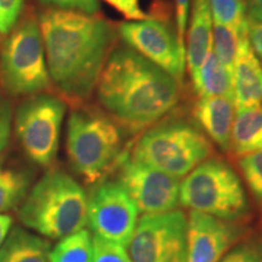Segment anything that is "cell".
Here are the masks:
<instances>
[{
    "label": "cell",
    "instance_id": "31",
    "mask_svg": "<svg viewBox=\"0 0 262 262\" xmlns=\"http://www.w3.org/2000/svg\"><path fill=\"white\" fill-rule=\"evenodd\" d=\"M119 11L124 17L130 19H143L147 15L140 6V0H104Z\"/></svg>",
    "mask_w": 262,
    "mask_h": 262
},
{
    "label": "cell",
    "instance_id": "24",
    "mask_svg": "<svg viewBox=\"0 0 262 262\" xmlns=\"http://www.w3.org/2000/svg\"><path fill=\"white\" fill-rule=\"evenodd\" d=\"M238 166L251 194L262 208V150L241 157Z\"/></svg>",
    "mask_w": 262,
    "mask_h": 262
},
{
    "label": "cell",
    "instance_id": "33",
    "mask_svg": "<svg viewBox=\"0 0 262 262\" xmlns=\"http://www.w3.org/2000/svg\"><path fill=\"white\" fill-rule=\"evenodd\" d=\"M247 19L249 24L262 22V0H249L247 4Z\"/></svg>",
    "mask_w": 262,
    "mask_h": 262
},
{
    "label": "cell",
    "instance_id": "30",
    "mask_svg": "<svg viewBox=\"0 0 262 262\" xmlns=\"http://www.w3.org/2000/svg\"><path fill=\"white\" fill-rule=\"evenodd\" d=\"M12 125V107L6 98L0 97V156L9 145Z\"/></svg>",
    "mask_w": 262,
    "mask_h": 262
},
{
    "label": "cell",
    "instance_id": "34",
    "mask_svg": "<svg viewBox=\"0 0 262 262\" xmlns=\"http://www.w3.org/2000/svg\"><path fill=\"white\" fill-rule=\"evenodd\" d=\"M12 217L8 214H0V247L11 231Z\"/></svg>",
    "mask_w": 262,
    "mask_h": 262
},
{
    "label": "cell",
    "instance_id": "21",
    "mask_svg": "<svg viewBox=\"0 0 262 262\" xmlns=\"http://www.w3.org/2000/svg\"><path fill=\"white\" fill-rule=\"evenodd\" d=\"M29 183L27 173L0 164V214H5L24 202L31 189Z\"/></svg>",
    "mask_w": 262,
    "mask_h": 262
},
{
    "label": "cell",
    "instance_id": "27",
    "mask_svg": "<svg viewBox=\"0 0 262 262\" xmlns=\"http://www.w3.org/2000/svg\"><path fill=\"white\" fill-rule=\"evenodd\" d=\"M25 0H0V34H9L17 24Z\"/></svg>",
    "mask_w": 262,
    "mask_h": 262
},
{
    "label": "cell",
    "instance_id": "13",
    "mask_svg": "<svg viewBox=\"0 0 262 262\" xmlns=\"http://www.w3.org/2000/svg\"><path fill=\"white\" fill-rule=\"evenodd\" d=\"M243 234L244 229L234 221L191 211L187 227V262H219Z\"/></svg>",
    "mask_w": 262,
    "mask_h": 262
},
{
    "label": "cell",
    "instance_id": "19",
    "mask_svg": "<svg viewBox=\"0 0 262 262\" xmlns=\"http://www.w3.org/2000/svg\"><path fill=\"white\" fill-rule=\"evenodd\" d=\"M199 97L228 96L233 98V78L210 49L199 68L198 75L192 81Z\"/></svg>",
    "mask_w": 262,
    "mask_h": 262
},
{
    "label": "cell",
    "instance_id": "16",
    "mask_svg": "<svg viewBox=\"0 0 262 262\" xmlns=\"http://www.w3.org/2000/svg\"><path fill=\"white\" fill-rule=\"evenodd\" d=\"M191 24L187 32L186 63L193 81L211 49L212 16L209 0H193Z\"/></svg>",
    "mask_w": 262,
    "mask_h": 262
},
{
    "label": "cell",
    "instance_id": "18",
    "mask_svg": "<svg viewBox=\"0 0 262 262\" xmlns=\"http://www.w3.org/2000/svg\"><path fill=\"white\" fill-rule=\"evenodd\" d=\"M228 150L237 157H244L262 150L261 106L238 110L232 126Z\"/></svg>",
    "mask_w": 262,
    "mask_h": 262
},
{
    "label": "cell",
    "instance_id": "5",
    "mask_svg": "<svg viewBox=\"0 0 262 262\" xmlns=\"http://www.w3.org/2000/svg\"><path fill=\"white\" fill-rule=\"evenodd\" d=\"M211 155L210 140L183 119H166L149 126L130 150L134 160L176 179L188 175Z\"/></svg>",
    "mask_w": 262,
    "mask_h": 262
},
{
    "label": "cell",
    "instance_id": "26",
    "mask_svg": "<svg viewBox=\"0 0 262 262\" xmlns=\"http://www.w3.org/2000/svg\"><path fill=\"white\" fill-rule=\"evenodd\" d=\"M219 262H262V243L257 241L244 242L232 249Z\"/></svg>",
    "mask_w": 262,
    "mask_h": 262
},
{
    "label": "cell",
    "instance_id": "23",
    "mask_svg": "<svg viewBox=\"0 0 262 262\" xmlns=\"http://www.w3.org/2000/svg\"><path fill=\"white\" fill-rule=\"evenodd\" d=\"M212 22L231 26L238 31L249 27L244 0H209Z\"/></svg>",
    "mask_w": 262,
    "mask_h": 262
},
{
    "label": "cell",
    "instance_id": "17",
    "mask_svg": "<svg viewBox=\"0 0 262 262\" xmlns=\"http://www.w3.org/2000/svg\"><path fill=\"white\" fill-rule=\"evenodd\" d=\"M51 248L49 239L14 227L0 247V262H49Z\"/></svg>",
    "mask_w": 262,
    "mask_h": 262
},
{
    "label": "cell",
    "instance_id": "10",
    "mask_svg": "<svg viewBox=\"0 0 262 262\" xmlns=\"http://www.w3.org/2000/svg\"><path fill=\"white\" fill-rule=\"evenodd\" d=\"M118 33L125 45L182 83L186 56L179 47L169 17L160 15V10L156 16L123 22L118 27Z\"/></svg>",
    "mask_w": 262,
    "mask_h": 262
},
{
    "label": "cell",
    "instance_id": "14",
    "mask_svg": "<svg viewBox=\"0 0 262 262\" xmlns=\"http://www.w3.org/2000/svg\"><path fill=\"white\" fill-rule=\"evenodd\" d=\"M233 101L237 110L261 106L262 67L248 39V31L241 35L233 66Z\"/></svg>",
    "mask_w": 262,
    "mask_h": 262
},
{
    "label": "cell",
    "instance_id": "28",
    "mask_svg": "<svg viewBox=\"0 0 262 262\" xmlns=\"http://www.w3.org/2000/svg\"><path fill=\"white\" fill-rule=\"evenodd\" d=\"M39 2L54 9L77 11L86 15H96L100 10L98 0H39Z\"/></svg>",
    "mask_w": 262,
    "mask_h": 262
},
{
    "label": "cell",
    "instance_id": "2",
    "mask_svg": "<svg viewBox=\"0 0 262 262\" xmlns=\"http://www.w3.org/2000/svg\"><path fill=\"white\" fill-rule=\"evenodd\" d=\"M180 86L169 73L122 45L111 52L96 90L108 116L124 130L137 134L171 112L181 96Z\"/></svg>",
    "mask_w": 262,
    "mask_h": 262
},
{
    "label": "cell",
    "instance_id": "8",
    "mask_svg": "<svg viewBox=\"0 0 262 262\" xmlns=\"http://www.w3.org/2000/svg\"><path fill=\"white\" fill-rule=\"evenodd\" d=\"M66 113L63 98L35 94L25 100L15 113V133L19 146L32 162L49 168L55 162Z\"/></svg>",
    "mask_w": 262,
    "mask_h": 262
},
{
    "label": "cell",
    "instance_id": "6",
    "mask_svg": "<svg viewBox=\"0 0 262 262\" xmlns=\"http://www.w3.org/2000/svg\"><path fill=\"white\" fill-rule=\"evenodd\" d=\"M182 206L226 221H238L249 212L243 185L229 164L206 159L180 182Z\"/></svg>",
    "mask_w": 262,
    "mask_h": 262
},
{
    "label": "cell",
    "instance_id": "20",
    "mask_svg": "<svg viewBox=\"0 0 262 262\" xmlns=\"http://www.w3.org/2000/svg\"><path fill=\"white\" fill-rule=\"evenodd\" d=\"M49 262H93V234L83 228L58 239L51 248Z\"/></svg>",
    "mask_w": 262,
    "mask_h": 262
},
{
    "label": "cell",
    "instance_id": "1",
    "mask_svg": "<svg viewBox=\"0 0 262 262\" xmlns=\"http://www.w3.org/2000/svg\"><path fill=\"white\" fill-rule=\"evenodd\" d=\"M51 83L68 102L80 106L96 89L116 42V31L95 15L49 9L39 16Z\"/></svg>",
    "mask_w": 262,
    "mask_h": 262
},
{
    "label": "cell",
    "instance_id": "22",
    "mask_svg": "<svg viewBox=\"0 0 262 262\" xmlns=\"http://www.w3.org/2000/svg\"><path fill=\"white\" fill-rule=\"evenodd\" d=\"M248 29L249 27L243 31H238L231 26L216 24V22L212 24L211 49L216 57L231 72L232 75H233V66L238 51L239 39Z\"/></svg>",
    "mask_w": 262,
    "mask_h": 262
},
{
    "label": "cell",
    "instance_id": "29",
    "mask_svg": "<svg viewBox=\"0 0 262 262\" xmlns=\"http://www.w3.org/2000/svg\"><path fill=\"white\" fill-rule=\"evenodd\" d=\"M191 0H175V19H176V37L179 47L186 56V40L188 26V14Z\"/></svg>",
    "mask_w": 262,
    "mask_h": 262
},
{
    "label": "cell",
    "instance_id": "11",
    "mask_svg": "<svg viewBox=\"0 0 262 262\" xmlns=\"http://www.w3.org/2000/svg\"><path fill=\"white\" fill-rule=\"evenodd\" d=\"M139 209L117 180L95 183L88 194V225L95 235L127 247Z\"/></svg>",
    "mask_w": 262,
    "mask_h": 262
},
{
    "label": "cell",
    "instance_id": "4",
    "mask_svg": "<svg viewBox=\"0 0 262 262\" xmlns=\"http://www.w3.org/2000/svg\"><path fill=\"white\" fill-rule=\"evenodd\" d=\"M123 127L106 112L77 106L67 127V156L71 166L89 185L107 179L127 147Z\"/></svg>",
    "mask_w": 262,
    "mask_h": 262
},
{
    "label": "cell",
    "instance_id": "9",
    "mask_svg": "<svg viewBox=\"0 0 262 262\" xmlns=\"http://www.w3.org/2000/svg\"><path fill=\"white\" fill-rule=\"evenodd\" d=\"M188 219L182 210L143 215L127 248L133 262H187Z\"/></svg>",
    "mask_w": 262,
    "mask_h": 262
},
{
    "label": "cell",
    "instance_id": "12",
    "mask_svg": "<svg viewBox=\"0 0 262 262\" xmlns=\"http://www.w3.org/2000/svg\"><path fill=\"white\" fill-rule=\"evenodd\" d=\"M113 172L139 211L145 215L163 214L178 206L179 179L134 160L129 148L124 150Z\"/></svg>",
    "mask_w": 262,
    "mask_h": 262
},
{
    "label": "cell",
    "instance_id": "15",
    "mask_svg": "<svg viewBox=\"0 0 262 262\" xmlns=\"http://www.w3.org/2000/svg\"><path fill=\"white\" fill-rule=\"evenodd\" d=\"M196 126L221 149H229L235 106L232 97H199L192 110Z\"/></svg>",
    "mask_w": 262,
    "mask_h": 262
},
{
    "label": "cell",
    "instance_id": "3",
    "mask_svg": "<svg viewBox=\"0 0 262 262\" xmlns=\"http://www.w3.org/2000/svg\"><path fill=\"white\" fill-rule=\"evenodd\" d=\"M18 217L41 237L61 239L88 225V194L70 173L50 169L19 204Z\"/></svg>",
    "mask_w": 262,
    "mask_h": 262
},
{
    "label": "cell",
    "instance_id": "32",
    "mask_svg": "<svg viewBox=\"0 0 262 262\" xmlns=\"http://www.w3.org/2000/svg\"><path fill=\"white\" fill-rule=\"evenodd\" d=\"M248 39L255 54L262 58V22L249 24Z\"/></svg>",
    "mask_w": 262,
    "mask_h": 262
},
{
    "label": "cell",
    "instance_id": "7",
    "mask_svg": "<svg viewBox=\"0 0 262 262\" xmlns=\"http://www.w3.org/2000/svg\"><path fill=\"white\" fill-rule=\"evenodd\" d=\"M0 80L15 96L40 94L50 88L40 26L33 16L24 19L3 45Z\"/></svg>",
    "mask_w": 262,
    "mask_h": 262
},
{
    "label": "cell",
    "instance_id": "25",
    "mask_svg": "<svg viewBox=\"0 0 262 262\" xmlns=\"http://www.w3.org/2000/svg\"><path fill=\"white\" fill-rule=\"evenodd\" d=\"M126 247L93 235V262H133L126 253Z\"/></svg>",
    "mask_w": 262,
    "mask_h": 262
}]
</instances>
